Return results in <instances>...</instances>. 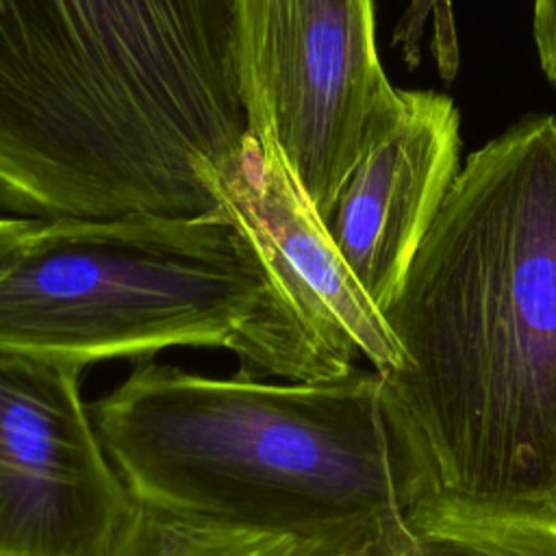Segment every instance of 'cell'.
<instances>
[{"mask_svg": "<svg viewBox=\"0 0 556 556\" xmlns=\"http://www.w3.org/2000/svg\"><path fill=\"white\" fill-rule=\"evenodd\" d=\"M384 319L432 500L556 513L554 115L467 156Z\"/></svg>", "mask_w": 556, "mask_h": 556, "instance_id": "6da1fadb", "label": "cell"}, {"mask_svg": "<svg viewBox=\"0 0 556 556\" xmlns=\"http://www.w3.org/2000/svg\"><path fill=\"white\" fill-rule=\"evenodd\" d=\"M243 132L232 0H0V208L195 217Z\"/></svg>", "mask_w": 556, "mask_h": 556, "instance_id": "7a4b0ae2", "label": "cell"}, {"mask_svg": "<svg viewBox=\"0 0 556 556\" xmlns=\"http://www.w3.org/2000/svg\"><path fill=\"white\" fill-rule=\"evenodd\" d=\"M89 408L130 497L169 515L397 556L432 500L371 367L287 382L146 361Z\"/></svg>", "mask_w": 556, "mask_h": 556, "instance_id": "3957f363", "label": "cell"}, {"mask_svg": "<svg viewBox=\"0 0 556 556\" xmlns=\"http://www.w3.org/2000/svg\"><path fill=\"white\" fill-rule=\"evenodd\" d=\"M263 293L245 237L195 217H0V354L146 361L169 348L232 354Z\"/></svg>", "mask_w": 556, "mask_h": 556, "instance_id": "277c9868", "label": "cell"}, {"mask_svg": "<svg viewBox=\"0 0 556 556\" xmlns=\"http://www.w3.org/2000/svg\"><path fill=\"white\" fill-rule=\"evenodd\" d=\"M208 189L263 274L235 352L237 374L308 382L348 374L358 358L380 374L400 363L384 315L339 254L269 126L245 128Z\"/></svg>", "mask_w": 556, "mask_h": 556, "instance_id": "5b68a950", "label": "cell"}, {"mask_svg": "<svg viewBox=\"0 0 556 556\" xmlns=\"http://www.w3.org/2000/svg\"><path fill=\"white\" fill-rule=\"evenodd\" d=\"M232 33L245 128H271L326 222L402 111L378 54L374 0H232Z\"/></svg>", "mask_w": 556, "mask_h": 556, "instance_id": "8992f818", "label": "cell"}, {"mask_svg": "<svg viewBox=\"0 0 556 556\" xmlns=\"http://www.w3.org/2000/svg\"><path fill=\"white\" fill-rule=\"evenodd\" d=\"M80 374L0 354V556H111L132 513Z\"/></svg>", "mask_w": 556, "mask_h": 556, "instance_id": "52a82bcc", "label": "cell"}, {"mask_svg": "<svg viewBox=\"0 0 556 556\" xmlns=\"http://www.w3.org/2000/svg\"><path fill=\"white\" fill-rule=\"evenodd\" d=\"M400 93L395 126L365 150L324 222L382 315L460 172V115L454 100L428 89Z\"/></svg>", "mask_w": 556, "mask_h": 556, "instance_id": "ba28073f", "label": "cell"}, {"mask_svg": "<svg viewBox=\"0 0 556 556\" xmlns=\"http://www.w3.org/2000/svg\"><path fill=\"white\" fill-rule=\"evenodd\" d=\"M400 556H556V513L426 500Z\"/></svg>", "mask_w": 556, "mask_h": 556, "instance_id": "9c48e42d", "label": "cell"}, {"mask_svg": "<svg viewBox=\"0 0 556 556\" xmlns=\"http://www.w3.org/2000/svg\"><path fill=\"white\" fill-rule=\"evenodd\" d=\"M111 556H361V552L330 536L206 523L135 502Z\"/></svg>", "mask_w": 556, "mask_h": 556, "instance_id": "30bf717a", "label": "cell"}, {"mask_svg": "<svg viewBox=\"0 0 556 556\" xmlns=\"http://www.w3.org/2000/svg\"><path fill=\"white\" fill-rule=\"evenodd\" d=\"M432 20V54L437 56L439 72L452 80L458 70V43L452 13V0H408L400 15L391 43L400 50L402 61L415 70L421 61V39L428 22Z\"/></svg>", "mask_w": 556, "mask_h": 556, "instance_id": "8fae6325", "label": "cell"}, {"mask_svg": "<svg viewBox=\"0 0 556 556\" xmlns=\"http://www.w3.org/2000/svg\"><path fill=\"white\" fill-rule=\"evenodd\" d=\"M532 37L541 70L556 85V0H532Z\"/></svg>", "mask_w": 556, "mask_h": 556, "instance_id": "7c38bea8", "label": "cell"}]
</instances>
